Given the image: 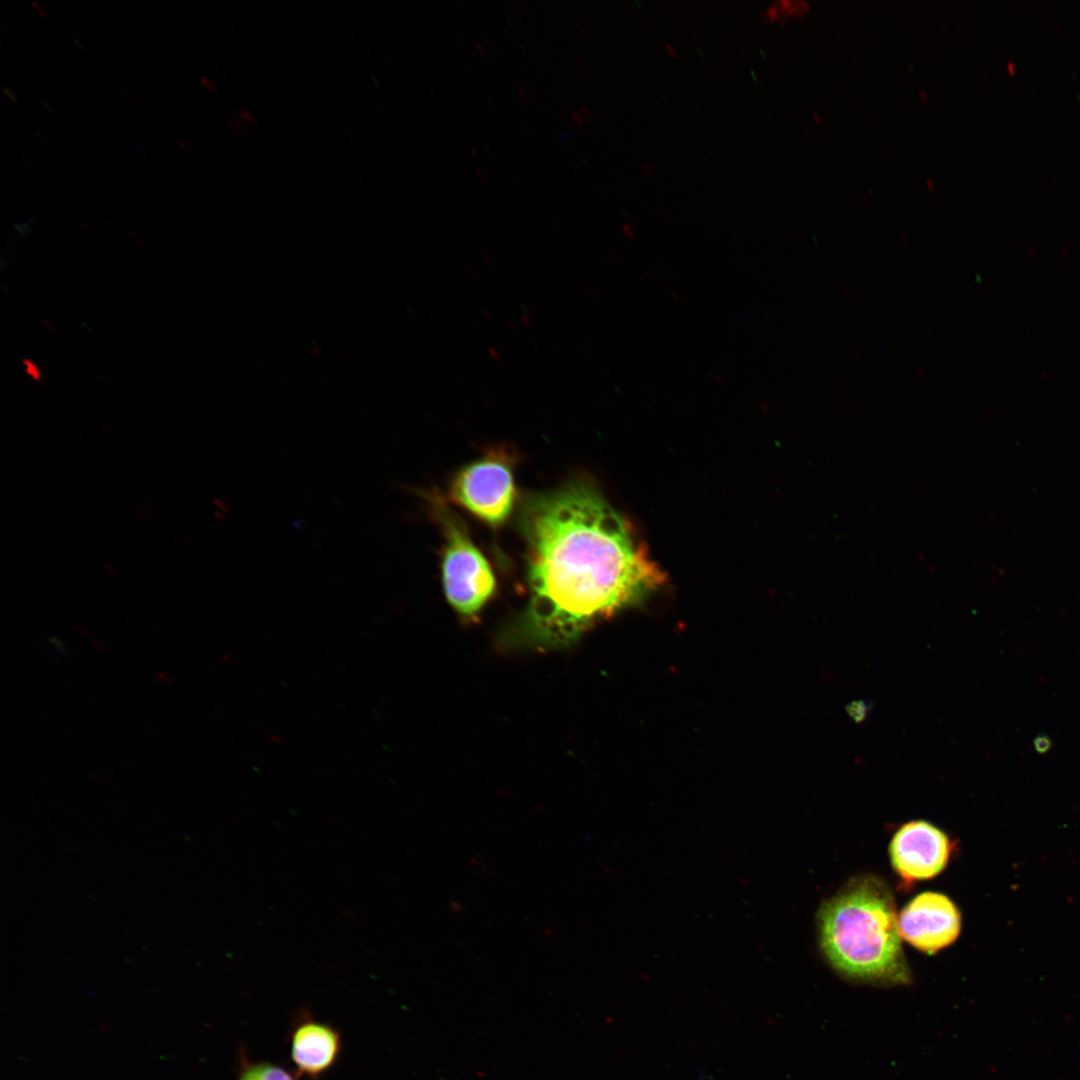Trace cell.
Returning <instances> with one entry per match:
<instances>
[{"label": "cell", "mask_w": 1080, "mask_h": 1080, "mask_svg": "<svg viewBox=\"0 0 1080 1080\" xmlns=\"http://www.w3.org/2000/svg\"><path fill=\"white\" fill-rule=\"evenodd\" d=\"M520 519L530 600L515 631L519 643L568 646L664 584L632 526L590 485L572 483L531 497Z\"/></svg>", "instance_id": "obj_1"}, {"label": "cell", "mask_w": 1080, "mask_h": 1080, "mask_svg": "<svg viewBox=\"0 0 1080 1080\" xmlns=\"http://www.w3.org/2000/svg\"><path fill=\"white\" fill-rule=\"evenodd\" d=\"M822 951L848 979L872 984L910 980L892 894L873 876L851 880L819 910Z\"/></svg>", "instance_id": "obj_2"}, {"label": "cell", "mask_w": 1080, "mask_h": 1080, "mask_svg": "<svg viewBox=\"0 0 1080 1080\" xmlns=\"http://www.w3.org/2000/svg\"><path fill=\"white\" fill-rule=\"evenodd\" d=\"M438 514L446 536L442 579L447 600L461 615L474 616L494 593V574L454 517L440 508Z\"/></svg>", "instance_id": "obj_3"}, {"label": "cell", "mask_w": 1080, "mask_h": 1080, "mask_svg": "<svg viewBox=\"0 0 1080 1080\" xmlns=\"http://www.w3.org/2000/svg\"><path fill=\"white\" fill-rule=\"evenodd\" d=\"M451 497L487 524H502L515 497L510 464L499 456H488L465 466L452 483Z\"/></svg>", "instance_id": "obj_4"}, {"label": "cell", "mask_w": 1080, "mask_h": 1080, "mask_svg": "<svg viewBox=\"0 0 1080 1080\" xmlns=\"http://www.w3.org/2000/svg\"><path fill=\"white\" fill-rule=\"evenodd\" d=\"M961 916L946 896L925 892L916 896L898 918L899 934L925 953H935L958 937Z\"/></svg>", "instance_id": "obj_5"}, {"label": "cell", "mask_w": 1080, "mask_h": 1080, "mask_svg": "<svg viewBox=\"0 0 1080 1080\" xmlns=\"http://www.w3.org/2000/svg\"><path fill=\"white\" fill-rule=\"evenodd\" d=\"M952 845L945 833L925 821L903 825L890 844V857L906 881L932 878L946 866Z\"/></svg>", "instance_id": "obj_6"}, {"label": "cell", "mask_w": 1080, "mask_h": 1080, "mask_svg": "<svg viewBox=\"0 0 1080 1080\" xmlns=\"http://www.w3.org/2000/svg\"><path fill=\"white\" fill-rule=\"evenodd\" d=\"M288 1046L298 1077L320 1080L337 1063L342 1051V1034L334 1025L302 1010L292 1023Z\"/></svg>", "instance_id": "obj_7"}, {"label": "cell", "mask_w": 1080, "mask_h": 1080, "mask_svg": "<svg viewBox=\"0 0 1080 1080\" xmlns=\"http://www.w3.org/2000/svg\"><path fill=\"white\" fill-rule=\"evenodd\" d=\"M237 1080H297L296 1074L276 1063L249 1058L244 1047L239 1048Z\"/></svg>", "instance_id": "obj_8"}, {"label": "cell", "mask_w": 1080, "mask_h": 1080, "mask_svg": "<svg viewBox=\"0 0 1080 1080\" xmlns=\"http://www.w3.org/2000/svg\"><path fill=\"white\" fill-rule=\"evenodd\" d=\"M848 716L856 723H862L866 720L871 704L864 700H855L848 703L845 707Z\"/></svg>", "instance_id": "obj_9"}, {"label": "cell", "mask_w": 1080, "mask_h": 1080, "mask_svg": "<svg viewBox=\"0 0 1080 1080\" xmlns=\"http://www.w3.org/2000/svg\"><path fill=\"white\" fill-rule=\"evenodd\" d=\"M761 19L766 24H772L778 21L779 11L775 4L772 2L761 14Z\"/></svg>", "instance_id": "obj_10"}, {"label": "cell", "mask_w": 1080, "mask_h": 1080, "mask_svg": "<svg viewBox=\"0 0 1080 1080\" xmlns=\"http://www.w3.org/2000/svg\"><path fill=\"white\" fill-rule=\"evenodd\" d=\"M793 1H794V15H793V19H796V20H797V19H801V18H803V17H804V16L806 15V14H808V12H809V11H810V9H811V5H810V3H809V2H807V1H805V0H793Z\"/></svg>", "instance_id": "obj_11"}, {"label": "cell", "mask_w": 1080, "mask_h": 1080, "mask_svg": "<svg viewBox=\"0 0 1080 1080\" xmlns=\"http://www.w3.org/2000/svg\"><path fill=\"white\" fill-rule=\"evenodd\" d=\"M114 85H115V87H116V88H118V89H119V91L121 92V94H122L123 96H125V97H126L127 99H129V100H130V101H131V102H132L133 104H135V105H138V104H139V101H138L137 97H136L135 95H133V94H132V93H131L130 91H127V90H125V89H124V88H122V87H119V86H118V85H116L115 83H114Z\"/></svg>", "instance_id": "obj_12"}, {"label": "cell", "mask_w": 1080, "mask_h": 1080, "mask_svg": "<svg viewBox=\"0 0 1080 1080\" xmlns=\"http://www.w3.org/2000/svg\"><path fill=\"white\" fill-rule=\"evenodd\" d=\"M665 50L672 59H676L678 57V51L673 44L668 42L665 43Z\"/></svg>", "instance_id": "obj_13"}, {"label": "cell", "mask_w": 1080, "mask_h": 1080, "mask_svg": "<svg viewBox=\"0 0 1080 1080\" xmlns=\"http://www.w3.org/2000/svg\"><path fill=\"white\" fill-rule=\"evenodd\" d=\"M31 5H32L33 9H34V10H35V11L37 12V14H38L39 16H41V17H43V18H47V17H48V14H47V12H46V11L44 10V8L42 7V5H40V4L38 3V2H36V1H32V2H31Z\"/></svg>", "instance_id": "obj_14"}, {"label": "cell", "mask_w": 1080, "mask_h": 1080, "mask_svg": "<svg viewBox=\"0 0 1080 1080\" xmlns=\"http://www.w3.org/2000/svg\"><path fill=\"white\" fill-rule=\"evenodd\" d=\"M4 93L11 102L18 103V98L16 96L15 91L12 88H10V87L4 88Z\"/></svg>", "instance_id": "obj_15"}, {"label": "cell", "mask_w": 1080, "mask_h": 1080, "mask_svg": "<svg viewBox=\"0 0 1080 1080\" xmlns=\"http://www.w3.org/2000/svg\"><path fill=\"white\" fill-rule=\"evenodd\" d=\"M179 145L183 149V151L186 152L187 154H189V155L194 154V149H193V147H192V145L190 143H188L186 141H179Z\"/></svg>", "instance_id": "obj_16"}, {"label": "cell", "mask_w": 1080, "mask_h": 1080, "mask_svg": "<svg viewBox=\"0 0 1080 1080\" xmlns=\"http://www.w3.org/2000/svg\"><path fill=\"white\" fill-rule=\"evenodd\" d=\"M641 168H642L643 172H644V173H645L646 175H648V176H653V175H654V173H655V172H654V168H653V167H652V165H651L650 163H648V162H642V164H641Z\"/></svg>", "instance_id": "obj_17"}, {"label": "cell", "mask_w": 1080, "mask_h": 1080, "mask_svg": "<svg viewBox=\"0 0 1080 1080\" xmlns=\"http://www.w3.org/2000/svg\"><path fill=\"white\" fill-rule=\"evenodd\" d=\"M200 82L208 91H210V92L215 91V86L209 79H206V78L202 77Z\"/></svg>", "instance_id": "obj_18"}, {"label": "cell", "mask_w": 1080, "mask_h": 1080, "mask_svg": "<svg viewBox=\"0 0 1080 1080\" xmlns=\"http://www.w3.org/2000/svg\"><path fill=\"white\" fill-rule=\"evenodd\" d=\"M919 97H920V100L923 103H927L929 101V96H928L927 92L925 90H923V89H921L919 91Z\"/></svg>", "instance_id": "obj_19"}, {"label": "cell", "mask_w": 1080, "mask_h": 1080, "mask_svg": "<svg viewBox=\"0 0 1080 1080\" xmlns=\"http://www.w3.org/2000/svg\"><path fill=\"white\" fill-rule=\"evenodd\" d=\"M925 184L930 191H933L935 189V183L931 178H927L925 180Z\"/></svg>", "instance_id": "obj_20"}, {"label": "cell", "mask_w": 1080, "mask_h": 1080, "mask_svg": "<svg viewBox=\"0 0 1080 1080\" xmlns=\"http://www.w3.org/2000/svg\"><path fill=\"white\" fill-rule=\"evenodd\" d=\"M812 117H813V120H814V122H815V123H816L817 125H820V124H821V122H822V118H821V116H820V114H819L818 112H816V111H815V112H813V114H812Z\"/></svg>", "instance_id": "obj_21"}]
</instances>
